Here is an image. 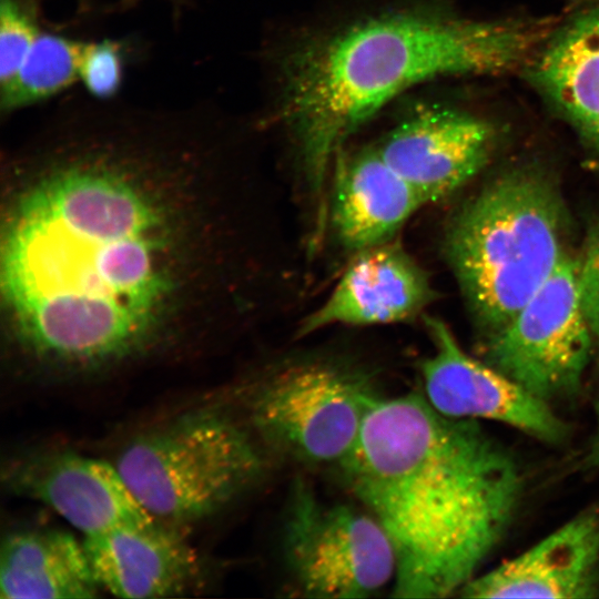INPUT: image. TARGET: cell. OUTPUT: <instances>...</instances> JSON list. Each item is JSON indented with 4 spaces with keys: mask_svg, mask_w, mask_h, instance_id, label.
Segmentation results:
<instances>
[{
    "mask_svg": "<svg viewBox=\"0 0 599 599\" xmlns=\"http://www.w3.org/2000/svg\"><path fill=\"white\" fill-rule=\"evenodd\" d=\"M150 106H59L33 152L39 173L10 210L1 281L19 341L37 356L118 359L153 332L173 285L169 221L139 182L170 135Z\"/></svg>",
    "mask_w": 599,
    "mask_h": 599,
    "instance_id": "6da1fadb",
    "label": "cell"
},
{
    "mask_svg": "<svg viewBox=\"0 0 599 599\" xmlns=\"http://www.w3.org/2000/svg\"><path fill=\"white\" fill-rule=\"evenodd\" d=\"M337 469L390 540L396 598L460 592L506 536L525 486L514 455L475 419L448 417L420 393L382 396Z\"/></svg>",
    "mask_w": 599,
    "mask_h": 599,
    "instance_id": "7a4b0ae2",
    "label": "cell"
},
{
    "mask_svg": "<svg viewBox=\"0 0 599 599\" xmlns=\"http://www.w3.org/2000/svg\"><path fill=\"white\" fill-rule=\"evenodd\" d=\"M551 24L407 8L301 44L285 64L280 113L318 219L327 214V182L343 145L379 109L425 81L526 65Z\"/></svg>",
    "mask_w": 599,
    "mask_h": 599,
    "instance_id": "3957f363",
    "label": "cell"
},
{
    "mask_svg": "<svg viewBox=\"0 0 599 599\" xmlns=\"http://www.w3.org/2000/svg\"><path fill=\"white\" fill-rule=\"evenodd\" d=\"M567 214L550 179L504 173L453 217L445 253L487 337L504 328L568 256Z\"/></svg>",
    "mask_w": 599,
    "mask_h": 599,
    "instance_id": "277c9868",
    "label": "cell"
},
{
    "mask_svg": "<svg viewBox=\"0 0 599 599\" xmlns=\"http://www.w3.org/2000/svg\"><path fill=\"white\" fill-rule=\"evenodd\" d=\"M114 465L152 517L179 527L252 490L266 475L268 455L247 424L204 407L138 435Z\"/></svg>",
    "mask_w": 599,
    "mask_h": 599,
    "instance_id": "5b68a950",
    "label": "cell"
},
{
    "mask_svg": "<svg viewBox=\"0 0 599 599\" xmlns=\"http://www.w3.org/2000/svg\"><path fill=\"white\" fill-rule=\"evenodd\" d=\"M382 397L375 377L342 359L304 358L266 373L247 396V426L268 456L338 466Z\"/></svg>",
    "mask_w": 599,
    "mask_h": 599,
    "instance_id": "8992f818",
    "label": "cell"
},
{
    "mask_svg": "<svg viewBox=\"0 0 599 599\" xmlns=\"http://www.w3.org/2000/svg\"><path fill=\"white\" fill-rule=\"evenodd\" d=\"M281 537L300 596L358 599L393 585L395 554L379 522L363 507L322 499L303 479L293 484Z\"/></svg>",
    "mask_w": 599,
    "mask_h": 599,
    "instance_id": "52a82bcc",
    "label": "cell"
},
{
    "mask_svg": "<svg viewBox=\"0 0 599 599\" xmlns=\"http://www.w3.org/2000/svg\"><path fill=\"white\" fill-rule=\"evenodd\" d=\"M578 274L579 260L568 255L485 343L487 364L549 404L578 394L595 345L580 306Z\"/></svg>",
    "mask_w": 599,
    "mask_h": 599,
    "instance_id": "ba28073f",
    "label": "cell"
},
{
    "mask_svg": "<svg viewBox=\"0 0 599 599\" xmlns=\"http://www.w3.org/2000/svg\"><path fill=\"white\" fill-rule=\"evenodd\" d=\"M425 323L434 352L419 370L424 396L436 410L454 418L499 422L548 444L567 438L568 426L549 403L468 355L443 321L427 317Z\"/></svg>",
    "mask_w": 599,
    "mask_h": 599,
    "instance_id": "9c48e42d",
    "label": "cell"
},
{
    "mask_svg": "<svg viewBox=\"0 0 599 599\" xmlns=\"http://www.w3.org/2000/svg\"><path fill=\"white\" fill-rule=\"evenodd\" d=\"M496 146L497 131L490 122L451 106L426 104L393 126L376 149L426 205L469 182Z\"/></svg>",
    "mask_w": 599,
    "mask_h": 599,
    "instance_id": "30bf717a",
    "label": "cell"
},
{
    "mask_svg": "<svg viewBox=\"0 0 599 599\" xmlns=\"http://www.w3.org/2000/svg\"><path fill=\"white\" fill-rule=\"evenodd\" d=\"M8 488L50 507L84 537L152 522L114 464L72 451L41 453L11 461Z\"/></svg>",
    "mask_w": 599,
    "mask_h": 599,
    "instance_id": "8fae6325",
    "label": "cell"
},
{
    "mask_svg": "<svg viewBox=\"0 0 599 599\" xmlns=\"http://www.w3.org/2000/svg\"><path fill=\"white\" fill-rule=\"evenodd\" d=\"M435 297L426 272L392 240L355 252L333 292L297 333L304 336L331 325L408 322Z\"/></svg>",
    "mask_w": 599,
    "mask_h": 599,
    "instance_id": "7c38bea8",
    "label": "cell"
},
{
    "mask_svg": "<svg viewBox=\"0 0 599 599\" xmlns=\"http://www.w3.org/2000/svg\"><path fill=\"white\" fill-rule=\"evenodd\" d=\"M466 598L579 599L599 596V510L588 509L495 569L476 575Z\"/></svg>",
    "mask_w": 599,
    "mask_h": 599,
    "instance_id": "4fadbf2b",
    "label": "cell"
},
{
    "mask_svg": "<svg viewBox=\"0 0 599 599\" xmlns=\"http://www.w3.org/2000/svg\"><path fill=\"white\" fill-rule=\"evenodd\" d=\"M526 67L534 88L599 164V0L552 23Z\"/></svg>",
    "mask_w": 599,
    "mask_h": 599,
    "instance_id": "5bb4252c",
    "label": "cell"
},
{
    "mask_svg": "<svg viewBox=\"0 0 599 599\" xmlns=\"http://www.w3.org/2000/svg\"><path fill=\"white\" fill-rule=\"evenodd\" d=\"M176 528L154 519L84 537L101 590L120 598H165L190 590L201 566Z\"/></svg>",
    "mask_w": 599,
    "mask_h": 599,
    "instance_id": "9a60e30c",
    "label": "cell"
},
{
    "mask_svg": "<svg viewBox=\"0 0 599 599\" xmlns=\"http://www.w3.org/2000/svg\"><path fill=\"white\" fill-rule=\"evenodd\" d=\"M327 223L338 242L358 252L392 241L424 204L376 146L338 154L332 171Z\"/></svg>",
    "mask_w": 599,
    "mask_h": 599,
    "instance_id": "2e32d148",
    "label": "cell"
},
{
    "mask_svg": "<svg viewBox=\"0 0 599 599\" xmlns=\"http://www.w3.org/2000/svg\"><path fill=\"white\" fill-rule=\"evenodd\" d=\"M83 540L59 529H20L0 549L1 599H89L99 595Z\"/></svg>",
    "mask_w": 599,
    "mask_h": 599,
    "instance_id": "e0dca14e",
    "label": "cell"
},
{
    "mask_svg": "<svg viewBox=\"0 0 599 599\" xmlns=\"http://www.w3.org/2000/svg\"><path fill=\"white\" fill-rule=\"evenodd\" d=\"M84 42L41 32L14 77L0 87V111L11 113L42 102L79 80Z\"/></svg>",
    "mask_w": 599,
    "mask_h": 599,
    "instance_id": "ac0fdd59",
    "label": "cell"
},
{
    "mask_svg": "<svg viewBox=\"0 0 599 599\" xmlns=\"http://www.w3.org/2000/svg\"><path fill=\"white\" fill-rule=\"evenodd\" d=\"M41 32L33 4L0 0V87L14 77Z\"/></svg>",
    "mask_w": 599,
    "mask_h": 599,
    "instance_id": "d6986e66",
    "label": "cell"
},
{
    "mask_svg": "<svg viewBox=\"0 0 599 599\" xmlns=\"http://www.w3.org/2000/svg\"><path fill=\"white\" fill-rule=\"evenodd\" d=\"M123 68V48L118 41L84 42L79 80L91 98L113 99L122 84Z\"/></svg>",
    "mask_w": 599,
    "mask_h": 599,
    "instance_id": "ffe728a7",
    "label": "cell"
},
{
    "mask_svg": "<svg viewBox=\"0 0 599 599\" xmlns=\"http://www.w3.org/2000/svg\"><path fill=\"white\" fill-rule=\"evenodd\" d=\"M578 291L583 317L595 344L599 345V234L579 260Z\"/></svg>",
    "mask_w": 599,
    "mask_h": 599,
    "instance_id": "44dd1931",
    "label": "cell"
},
{
    "mask_svg": "<svg viewBox=\"0 0 599 599\" xmlns=\"http://www.w3.org/2000/svg\"><path fill=\"white\" fill-rule=\"evenodd\" d=\"M585 464L589 468L599 469V396L596 404V430L585 456Z\"/></svg>",
    "mask_w": 599,
    "mask_h": 599,
    "instance_id": "7402d4cb",
    "label": "cell"
}]
</instances>
